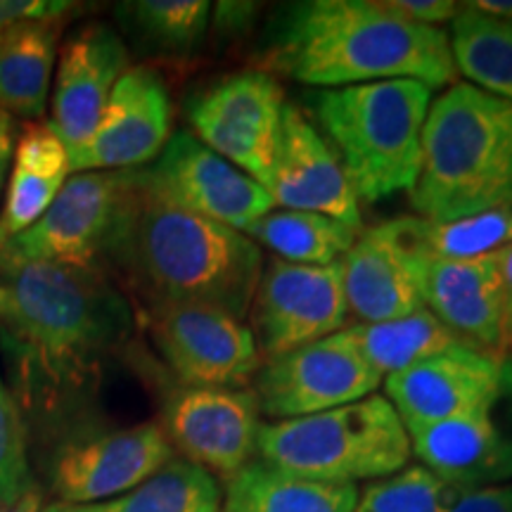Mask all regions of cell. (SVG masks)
<instances>
[{
	"instance_id": "cell-24",
	"label": "cell",
	"mask_w": 512,
	"mask_h": 512,
	"mask_svg": "<svg viewBox=\"0 0 512 512\" xmlns=\"http://www.w3.org/2000/svg\"><path fill=\"white\" fill-rule=\"evenodd\" d=\"M342 332L382 377L403 373L451 349L472 347L451 328H446L430 309L382 320V323H354Z\"/></svg>"
},
{
	"instance_id": "cell-23",
	"label": "cell",
	"mask_w": 512,
	"mask_h": 512,
	"mask_svg": "<svg viewBox=\"0 0 512 512\" xmlns=\"http://www.w3.org/2000/svg\"><path fill=\"white\" fill-rule=\"evenodd\" d=\"M64 17L22 22L0 34V110L36 119L46 112Z\"/></svg>"
},
{
	"instance_id": "cell-4",
	"label": "cell",
	"mask_w": 512,
	"mask_h": 512,
	"mask_svg": "<svg viewBox=\"0 0 512 512\" xmlns=\"http://www.w3.org/2000/svg\"><path fill=\"white\" fill-rule=\"evenodd\" d=\"M411 204L427 221L512 209L510 100L467 81L432 100Z\"/></svg>"
},
{
	"instance_id": "cell-41",
	"label": "cell",
	"mask_w": 512,
	"mask_h": 512,
	"mask_svg": "<svg viewBox=\"0 0 512 512\" xmlns=\"http://www.w3.org/2000/svg\"><path fill=\"white\" fill-rule=\"evenodd\" d=\"M5 512H41V498H38V491H29L27 496L22 498V501L12 505V508H8Z\"/></svg>"
},
{
	"instance_id": "cell-8",
	"label": "cell",
	"mask_w": 512,
	"mask_h": 512,
	"mask_svg": "<svg viewBox=\"0 0 512 512\" xmlns=\"http://www.w3.org/2000/svg\"><path fill=\"white\" fill-rule=\"evenodd\" d=\"M285 102L280 81L264 69L228 74L188 102L192 136L266 185Z\"/></svg>"
},
{
	"instance_id": "cell-18",
	"label": "cell",
	"mask_w": 512,
	"mask_h": 512,
	"mask_svg": "<svg viewBox=\"0 0 512 512\" xmlns=\"http://www.w3.org/2000/svg\"><path fill=\"white\" fill-rule=\"evenodd\" d=\"M420 294L425 309L472 347L508 356L512 318L498 254L477 259L420 254Z\"/></svg>"
},
{
	"instance_id": "cell-5",
	"label": "cell",
	"mask_w": 512,
	"mask_h": 512,
	"mask_svg": "<svg viewBox=\"0 0 512 512\" xmlns=\"http://www.w3.org/2000/svg\"><path fill=\"white\" fill-rule=\"evenodd\" d=\"M434 88L413 79L323 88L306 95L320 133L342 159L358 200L413 190Z\"/></svg>"
},
{
	"instance_id": "cell-21",
	"label": "cell",
	"mask_w": 512,
	"mask_h": 512,
	"mask_svg": "<svg viewBox=\"0 0 512 512\" xmlns=\"http://www.w3.org/2000/svg\"><path fill=\"white\" fill-rule=\"evenodd\" d=\"M413 456L453 489H482L512 479V434L503 432L494 411L406 427Z\"/></svg>"
},
{
	"instance_id": "cell-12",
	"label": "cell",
	"mask_w": 512,
	"mask_h": 512,
	"mask_svg": "<svg viewBox=\"0 0 512 512\" xmlns=\"http://www.w3.org/2000/svg\"><path fill=\"white\" fill-rule=\"evenodd\" d=\"M384 392L406 427L494 411L512 396V361L477 347H458L384 377Z\"/></svg>"
},
{
	"instance_id": "cell-38",
	"label": "cell",
	"mask_w": 512,
	"mask_h": 512,
	"mask_svg": "<svg viewBox=\"0 0 512 512\" xmlns=\"http://www.w3.org/2000/svg\"><path fill=\"white\" fill-rule=\"evenodd\" d=\"M12 117L8 112L0 110V190L5 185V174H8V164L12 157Z\"/></svg>"
},
{
	"instance_id": "cell-36",
	"label": "cell",
	"mask_w": 512,
	"mask_h": 512,
	"mask_svg": "<svg viewBox=\"0 0 512 512\" xmlns=\"http://www.w3.org/2000/svg\"><path fill=\"white\" fill-rule=\"evenodd\" d=\"M384 3L399 15L418 24H427V27L453 22L460 10V3H453V0H384Z\"/></svg>"
},
{
	"instance_id": "cell-34",
	"label": "cell",
	"mask_w": 512,
	"mask_h": 512,
	"mask_svg": "<svg viewBox=\"0 0 512 512\" xmlns=\"http://www.w3.org/2000/svg\"><path fill=\"white\" fill-rule=\"evenodd\" d=\"M446 512H512V484L453 489Z\"/></svg>"
},
{
	"instance_id": "cell-20",
	"label": "cell",
	"mask_w": 512,
	"mask_h": 512,
	"mask_svg": "<svg viewBox=\"0 0 512 512\" xmlns=\"http://www.w3.org/2000/svg\"><path fill=\"white\" fill-rule=\"evenodd\" d=\"M344 294L358 323H382L425 309L420 252L394 221L363 228L342 259Z\"/></svg>"
},
{
	"instance_id": "cell-33",
	"label": "cell",
	"mask_w": 512,
	"mask_h": 512,
	"mask_svg": "<svg viewBox=\"0 0 512 512\" xmlns=\"http://www.w3.org/2000/svg\"><path fill=\"white\" fill-rule=\"evenodd\" d=\"M15 166L38 178H67V147L48 124H31L22 131L15 147Z\"/></svg>"
},
{
	"instance_id": "cell-10",
	"label": "cell",
	"mask_w": 512,
	"mask_h": 512,
	"mask_svg": "<svg viewBox=\"0 0 512 512\" xmlns=\"http://www.w3.org/2000/svg\"><path fill=\"white\" fill-rule=\"evenodd\" d=\"M342 261L299 266L271 259L261 271L249 320L264 361L290 354L347 328Z\"/></svg>"
},
{
	"instance_id": "cell-13",
	"label": "cell",
	"mask_w": 512,
	"mask_h": 512,
	"mask_svg": "<svg viewBox=\"0 0 512 512\" xmlns=\"http://www.w3.org/2000/svg\"><path fill=\"white\" fill-rule=\"evenodd\" d=\"M159 354L188 387H245L264 358L245 320L204 306H152Z\"/></svg>"
},
{
	"instance_id": "cell-28",
	"label": "cell",
	"mask_w": 512,
	"mask_h": 512,
	"mask_svg": "<svg viewBox=\"0 0 512 512\" xmlns=\"http://www.w3.org/2000/svg\"><path fill=\"white\" fill-rule=\"evenodd\" d=\"M126 34L145 53L188 57L202 46L209 31L211 3L207 0H128L117 5Z\"/></svg>"
},
{
	"instance_id": "cell-19",
	"label": "cell",
	"mask_w": 512,
	"mask_h": 512,
	"mask_svg": "<svg viewBox=\"0 0 512 512\" xmlns=\"http://www.w3.org/2000/svg\"><path fill=\"white\" fill-rule=\"evenodd\" d=\"M128 72V48L110 24H88L64 43L50 128L67 152L93 136L117 81Z\"/></svg>"
},
{
	"instance_id": "cell-32",
	"label": "cell",
	"mask_w": 512,
	"mask_h": 512,
	"mask_svg": "<svg viewBox=\"0 0 512 512\" xmlns=\"http://www.w3.org/2000/svg\"><path fill=\"white\" fill-rule=\"evenodd\" d=\"M67 178H38L27 171L17 169L10 176L8 200H5L3 214H0V247L15 238V235L29 230L46 214L57 192Z\"/></svg>"
},
{
	"instance_id": "cell-6",
	"label": "cell",
	"mask_w": 512,
	"mask_h": 512,
	"mask_svg": "<svg viewBox=\"0 0 512 512\" xmlns=\"http://www.w3.org/2000/svg\"><path fill=\"white\" fill-rule=\"evenodd\" d=\"M259 460L335 484L375 482L411 465V439L387 396L261 425Z\"/></svg>"
},
{
	"instance_id": "cell-11",
	"label": "cell",
	"mask_w": 512,
	"mask_h": 512,
	"mask_svg": "<svg viewBox=\"0 0 512 512\" xmlns=\"http://www.w3.org/2000/svg\"><path fill=\"white\" fill-rule=\"evenodd\" d=\"M380 384L382 375L339 330L290 354L268 358L256 370L252 392L261 413L292 420L366 399Z\"/></svg>"
},
{
	"instance_id": "cell-31",
	"label": "cell",
	"mask_w": 512,
	"mask_h": 512,
	"mask_svg": "<svg viewBox=\"0 0 512 512\" xmlns=\"http://www.w3.org/2000/svg\"><path fill=\"white\" fill-rule=\"evenodd\" d=\"M34 491L27 458V430L15 396L0 380V508H12Z\"/></svg>"
},
{
	"instance_id": "cell-2",
	"label": "cell",
	"mask_w": 512,
	"mask_h": 512,
	"mask_svg": "<svg viewBox=\"0 0 512 512\" xmlns=\"http://www.w3.org/2000/svg\"><path fill=\"white\" fill-rule=\"evenodd\" d=\"M259 53V69L318 91L392 79L441 88L458 79L448 31L413 22L384 0L283 3L268 17Z\"/></svg>"
},
{
	"instance_id": "cell-40",
	"label": "cell",
	"mask_w": 512,
	"mask_h": 512,
	"mask_svg": "<svg viewBox=\"0 0 512 512\" xmlns=\"http://www.w3.org/2000/svg\"><path fill=\"white\" fill-rule=\"evenodd\" d=\"M496 254H498V266H501L505 297H508V309H510V318H512V242Z\"/></svg>"
},
{
	"instance_id": "cell-1",
	"label": "cell",
	"mask_w": 512,
	"mask_h": 512,
	"mask_svg": "<svg viewBox=\"0 0 512 512\" xmlns=\"http://www.w3.org/2000/svg\"><path fill=\"white\" fill-rule=\"evenodd\" d=\"M126 297L100 271L0 252V347L15 401L57 413L131 339Z\"/></svg>"
},
{
	"instance_id": "cell-17",
	"label": "cell",
	"mask_w": 512,
	"mask_h": 512,
	"mask_svg": "<svg viewBox=\"0 0 512 512\" xmlns=\"http://www.w3.org/2000/svg\"><path fill=\"white\" fill-rule=\"evenodd\" d=\"M171 117V98L162 76L150 67H128L93 136L67 152L69 174L143 169L169 143Z\"/></svg>"
},
{
	"instance_id": "cell-30",
	"label": "cell",
	"mask_w": 512,
	"mask_h": 512,
	"mask_svg": "<svg viewBox=\"0 0 512 512\" xmlns=\"http://www.w3.org/2000/svg\"><path fill=\"white\" fill-rule=\"evenodd\" d=\"M453 486L422 465H406L358 491L354 512H446Z\"/></svg>"
},
{
	"instance_id": "cell-35",
	"label": "cell",
	"mask_w": 512,
	"mask_h": 512,
	"mask_svg": "<svg viewBox=\"0 0 512 512\" xmlns=\"http://www.w3.org/2000/svg\"><path fill=\"white\" fill-rule=\"evenodd\" d=\"M74 3L64 0H0V34L22 22L67 17Z\"/></svg>"
},
{
	"instance_id": "cell-37",
	"label": "cell",
	"mask_w": 512,
	"mask_h": 512,
	"mask_svg": "<svg viewBox=\"0 0 512 512\" xmlns=\"http://www.w3.org/2000/svg\"><path fill=\"white\" fill-rule=\"evenodd\" d=\"M214 12L216 17V29L228 31V34H235V31L249 27L252 22L256 5L252 3H219Z\"/></svg>"
},
{
	"instance_id": "cell-39",
	"label": "cell",
	"mask_w": 512,
	"mask_h": 512,
	"mask_svg": "<svg viewBox=\"0 0 512 512\" xmlns=\"http://www.w3.org/2000/svg\"><path fill=\"white\" fill-rule=\"evenodd\" d=\"M465 5L472 10L484 12V15L512 22V0H470V3H465Z\"/></svg>"
},
{
	"instance_id": "cell-22",
	"label": "cell",
	"mask_w": 512,
	"mask_h": 512,
	"mask_svg": "<svg viewBox=\"0 0 512 512\" xmlns=\"http://www.w3.org/2000/svg\"><path fill=\"white\" fill-rule=\"evenodd\" d=\"M356 484L294 475L252 460L226 479L221 512H354Z\"/></svg>"
},
{
	"instance_id": "cell-25",
	"label": "cell",
	"mask_w": 512,
	"mask_h": 512,
	"mask_svg": "<svg viewBox=\"0 0 512 512\" xmlns=\"http://www.w3.org/2000/svg\"><path fill=\"white\" fill-rule=\"evenodd\" d=\"M221 503L223 491L216 477L188 460L174 458L136 489L110 501L50 503L41 512H221Z\"/></svg>"
},
{
	"instance_id": "cell-27",
	"label": "cell",
	"mask_w": 512,
	"mask_h": 512,
	"mask_svg": "<svg viewBox=\"0 0 512 512\" xmlns=\"http://www.w3.org/2000/svg\"><path fill=\"white\" fill-rule=\"evenodd\" d=\"M448 41L456 69L467 83L512 102V22L460 3Z\"/></svg>"
},
{
	"instance_id": "cell-14",
	"label": "cell",
	"mask_w": 512,
	"mask_h": 512,
	"mask_svg": "<svg viewBox=\"0 0 512 512\" xmlns=\"http://www.w3.org/2000/svg\"><path fill=\"white\" fill-rule=\"evenodd\" d=\"M256 394L245 387H188L169 394L162 430L174 451L211 477L230 479L256 453L264 422Z\"/></svg>"
},
{
	"instance_id": "cell-7",
	"label": "cell",
	"mask_w": 512,
	"mask_h": 512,
	"mask_svg": "<svg viewBox=\"0 0 512 512\" xmlns=\"http://www.w3.org/2000/svg\"><path fill=\"white\" fill-rule=\"evenodd\" d=\"M136 200V169L69 174L46 214L0 252L100 271L117 259Z\"/></svg>"
},
{
	"instance_id": "cell-3",
	"label": "cell",
	"mask_w": 512,
	"mask_h": 512,
	"mask_svg": "<svg viewBox=\"0 0 512 512\" xmlns=\"http://www.w3.org/2000/svg\"><path fill=\"white\" fill-rule=\"evenodd\" d=\"M114 264L152 306H204L247 320L264 254L254 240L147 195L138 200Z\"/></svg>"
},
{
	"instance_id": "cell-29",
	"label": "cell",
	"mask_w": 512,
	"mask_h": 512,
	"mask_svg": "<svg viewBox=\"0 0 512 512\" xmlns=\"http://www.w3.org/2000/svg\"><path fill=\"white\" fill-rule=\"evenodd\" d=\"M399 233L420 254L432 259H477L496 254L512 242V209L486 211L453 221L394 219Z\"/></svg>"
},
{
	"instance_id": "cell-16",
	"label": "cell",
	"mask_w": 512,
	"mask_h": 512,
	"mask_svg": "<svg viewBox=\"0 0 512 512\" xmlns=\"http://www.w3.org/2000/svg\"><path fill=\"white\" fill-rule=\"evenodd\" d=\"M266 192L275 207L316 211L351 228H366L351 178L320 128L294 102H285Z\"/></svg>"
},
{
	"instance_id": "cell-26",
	"label": "cell",
	"mask_w": 512,
	"mask_h": 512,
	"mask_svg": "<svg viewBox=\"0 0 512 512\" xmlns=\"http://www.w3.org/2000/svg\"><path fill=\"white\" fill-rule=\"evenodd\" d=\"M361 230L316 211L271 209L249 223L245 235L287 264L328 266L344 259Z\"/></svg>"
},
{
	"instance_id": "cell-9",
	"label": "cell",
	"mask_w": 512,
	"mask_h": 512,
	"mask_svg": "<svg viewBox=\"0 0 512 512\" xmlns=\"http://www.w3.org/2000/svg\"><path fill=\"white\" fill-rule=\"evenodd\" d=\"M136 176L147 195L240 233L275 209L264 185L209 150L190 131L171 133L155 162L136 169Z\"/></svg>"
},
{
	"instance_id": "cell-15",
	"label": "cell",
	"mask_w": 512,
	"mask_h": 512,
	"mask_svg": "<svg viewBox=\"0 0 512 512\" xmlns=\"http://www.w3.org/2000/svg\"><path fill=\"white\" fill-rule=\"evenodd\" d=\"M176 458L174 446L155 422L74 437L50 463V489L57 503L110 501Z\"/></svg>"
}]
</instances>
